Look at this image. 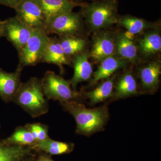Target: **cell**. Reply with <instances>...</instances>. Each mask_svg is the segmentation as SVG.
I'll return each instance as SVG.
<instances>
[{
  "label": "cell",
  "instance_id": "1",
  "mask_svg": "<svg viewBox=\"0 0 161 161\" xmlns=\"http://www.w3.org/2000/svg\"><path fill=\"white\" fill-rule=\"evenodd\" d=\"M63 109L75 118L76 123V133L90 136L103 131L109 120L108 106L94 108H86L81 103L75 101L60 102Z\"/></svg>",
  "mask_w": 161,
  "mask_h": 161
},
{
  "label": "cell",
  "instance_id": "2",
  "mask_svg": "<svg viewBox=\"0 0 161 161\" xmlns=\"http://www.w3.org/2000/svg\"><path fill=\"white\" fill-rule=\"evenodd\" d=\"M48 101L43 93L41 79L32 77L22 83L13 102L36 118L48 112Z\"/></svg>",
  "mask_w": 161,
  "mask_h": 161
},
{
  "label": "cell",
  "instance_id": "3",
  "mask_svg": "<svg viewBox=\"0 0 161 161\" xmlns=\"http://www.w3.org/2000/svg\"><path fill=\"white\" fill-rule=\"evenodd\" d=\"M80 13L90 30L98 32L116 24L119 16L116 1L84 3Z\"/></svg>",
  "mask_w": 161,
  "mask_h": 161
},
{
  "label": "cell",
  "instance_id": "4",
  "mask_svg": "<svg viewBox=\"0 0 161 161\" xmlns=\"http://www.w3.org/2000/svg\"><path fill=\"white\" fill-rule=\"evenodd\" d=\"M41 82L44 95L48 100L82 102L83 98L81 92L73 90L69 80L52 71L45 73Z\"/></svg>",
  "mask_w": 161,
  "mask_h": 161
},
{
  "label": "cell",
  "instance_id": "5",
  "mask_svg": "<svg viewBox=\"0 0 161 161\" xmlns=\"http://www.w3.org/2000/svg\"><path fill=\"white\" fill-rule=\"evenodd\" d=\"M85 22L81 14L71 11L54 18L47 24V35L54 34L58 36H84Z\"/></svg>",
  "mask_w": 161,
  "mask_h": 161
},
{
  "label": "cell",
  "instance_id": "6",
  "mask_svg": "<svg viewBox=\"0 0 161 161\" xmlns=\"http://www.w3.org/2000/svg\"><path fill=\"white\" fill-rule=\"evenodd\" d=\"M49 35L44 31L33 30L27 43L19 54L18 65L24 68L33 66L40 63L43 52L49 40Z\"/></svg>",
  "mask_w": 161,
  "mask_h": 161
},
{
  "label": "cell",
  "instance_id": "7",
  "mask_svg": "<svg viewBox=\"0 0 161 161\" xmlns=\"http://www.w3.org/2000/svg\"><path fill=\"white\" fill-rule=\"evenodd\" d=\"M14 10L16 16L30 28L45 32L47 24L46 18L36 0H23Z\"/></svg>",
  "mask_w": 161,
  "mask_h": 161
},
{
  "label": "cell",
  "instance_id": "8",
  "mask_svg": "<svg viewBox=\"0 0 161 161\" xmlns=\"http://www.w3.org/2000/svg\"><path fill=\"white\" fill-rule=\"evenodd\" d=\"M33 30L24 24L16 16L3 21V36L13 44L18 52L25 46Z\"/></svg>",
  "mask_w": 161,
  "mask_h": 161
},
{
  "label": "cell",
  "instance_id": "9",
  "mask_svg": "<svg viewBox=\"0 0 161 161\" xmlns=\"http://www.w3.org/2000/svg\"><path fill=\"white\" fill-rule=\"evenodd\" d=\"M161 63L159 60L148 62L139 69L138 77L142 94H154L158 91L160 82Z\"/></svg>",
  "mask_w": 161,
  "mask_h": 161
},
{
  "label": "cell",
  "instance_id": "10",
  "mask_svg": "<svg viewBox=\"0 0 161 161\" xmlns=\"http://www.w3.org/2000/svg\"><path fill=\"white\" fill-rule=\"evenodd\" d=\"M98 32L93 38L92 48L88 53L89 58L96 63L115 55L114 36L108 31Z\"/></svg>",
  "mask_w": 161,
  "mask_h": 161
},
{
  "label": "cell",
  "instance_id": "11",
  "mask_svg": "<svg viewBox=\"0 0 161 161\" xmlns=\"http://www.w3.org/2000/svg\"><path fill=\"white\" fill-rule=\"evenodd\" d=\"M23 68L18 65L14 72L0 68V98L6 103L13 102L23 82L21 76Z\"/></svg>",
  "mask_w": 161,
  "mask_h": 161
},
{
  "label": "cell",
  "instance_id": "12",
  "mask_svg": "<svg viewBox=\"0 0 161 161\" xmlns=\"http://www.w3.org/2000/svg\"><path fill=\"white\" fill-rule=\"evenodd\" d=\"M40 63L52 64L57 65L63 74L64 65H71L70 60L66 57L58 37H49L43 52Z\"/></svg>",
  "mask_w": 161,
  "mask_h": 161
},
{
  "label": "cell",
  "instance_id": "13",
  "mask_svg": "<svg viewBox=\"0 0 161 161\" xmlns=\"http://www.w3.org/2000/svg\"><path fill=\"white\" fill-rule=\"evenodd\" d=\"M142 94L135 75L131 71L124 72L115 81L112 98L115 100L123 99Z\"/></svg>",
  "mask_w": 161,
  "mask_h": 161
},
{
  "label": "cell",
  "instance_id": "14",
  "mask_svg": "<svg viewBox=\"0 0 161 161\" xmlns=\"http://www.w3.org/2000/svg\"><path fill=\"white\" fill-rule=\"evenodd\" d=\"M88 52L85 51L71 59L74 68V74L69 80L73 90L77 91L78 84L90 80L93 74V68L90 63Z\"/></svg>",
  "mask_w": 161,
  "mask_h": 161
},
{
  "label": "cell",
  "instance_id": "15",
  "mask_svg": "<svg viewBox=\"0 0 161 161\" xmlns=\"http://www.w3.org/2000/svg\"><path fill=\"white\" fill-rule=\"evenodd\" d=\"M43 11L47 21L60 15L73 11L75 7L80 6L84 3H78L71 0H36Z\"/></svg>",
  "mask_w": 161,
  "mask_h": 161
},
{
  "label": "cell",
  "instance_id": "16",
  "mask_svg": "<svg viewBox=\"0 0 161 161\" xmlns=\"http://www.w3.org/2000/svg\"><path fill=\"white\" fill-rule=\"evenodd\" d=\"M127 63L116 55L104 59L99 63L98 68L93 73L89 86H94L99 81L111 77L118 70L125 67Z\"/></svg>",
  "mask_w": 161,
  "mask_h": 161
},
{
  "label": "cell",
  "instance_id": "17",
  "mask_svg": "<svg viewBox=\"0 0 161 161\" xmlns=\"http://www.w3.org/2000/svg\"><path fill=\"white\" fill-rule=\"evenodd\" d=\"M115 45V54L127 62L135 63L139 60L136 43L122 33L114 36Z\"/></svg>",
  "mask_w": 161,
  "mask_h": 161
},
{
  "label": "cell",
  "instance_id": "18",
  "mask_svg": "<svg viewBox=\"0 0 161 161\" xmlns=\"http://www.w3.org/2000/svg\"><path fill=\"white\" fill-rule=\"evenodd\" d=\"M136 45L138 54L142 57H153L161 51V35L157 31L147 32L138 39Z\"/></svg>",
  "mask_w": 161,
  "mask_h": 161
},
{
  "label": "cell",
  "instance_id": "19",
  "mask_svg": "<svg viewBox=\"0 0 161 161\" xmlns=\"http://www.w3.org/2000/svg\"><path fill=\"white\" fill-rule=\"evenodd\" d=\"M115 78L116 76L114 74L111 77L104 80L103 82L92 91L81 92L83 98L88 99L91 105H94L111 97L112 98L114 93Z\"/></svg>",
  "mask_w": 161,
  "mask_h": 161
},
{
  "label": "cell",
  "instance_id": "20",
  "mask_svg": "<svg viewBox=\"0 0 161 161\" xmlns=\"http://www.w3.org/2000/svg\"><path fill=\"white\" fill-rule=\"evenodd\" d=\"M75 147L73 143L55 141L50 138L36 142L30 147L33 151L45 153L51 156L68 154L73 152Z\"/></svg>",
  "mask_w": 161,
  "mask_h": 161
},
{
  "label": "cell",
  "instance_id": "21",
  "mask_svg": "<svg viewBox=\"0 0 161 161\" xmlns=\"http://www.w3.org/2000/svg\"><path fill=\"white\" fill-rule=\"evenodd\" d=\"M66 57L70 60L76 55L86 51L87 40L84 36H58Z\"/></svg>",
  "mask_w": 161,
  "mask_h": 161
},
{
  "label": "cell",
  "instance_id": "22",
  "mask_svg": "<svg viewBox=\"0 0 161 161\" xmlns=\"http://www.w3.org/2000/svg\"><path fill=\"white\" fill-rule=\"evenodd\" d=\"M117 24L133 35L140 34L153 26L148 21L130 15L119 16Z\"/></svg>",
  "mask_w": 161,
  "mask_h": 161
},
{
  "label": "cell",
  "instance_id": "23",
  "mask_svg": "<svg viewBox=\"0 0 161 161\" xmlns=\"http://www.w3.org/2000/svg\"><path fill=\"white\" fill-rule=\"evenodd\" d=\"M33 151L29 147L7 145L0 139V161H18Z\"/></svg>",
  "mask_w": 161,
  "mask_h": 161
},
{
  "label": "cell",
  "instance_id": "24",
  "mask_svg": "<svg viewBox=\"0 0 161 161\" xmlns=\"http://www.w3.org/2000/svg\"><path fill=\"white\" fill-rule=\"evenodd\" d=\"M3 142L7 145L29 147L36 142L29 130L25 126L18 127L10 136Z\"/></svg>",
  "mask_w": 161,
  "mask_h": 161
},
{
  "label": "cell",
  "instance_id": "25",
  "mask_svg": "<svg viewBox=\"0 0 161 161\" xmlns=\"http://www.w3.org/2000/svg\"><path fill=\"white\" fill-rule=\"evenodd\" d=\"M35 129L37 134V142H42L50 138L48 135V127L40 123H35Z\"/></svg>",
  "mask_w": 161,
  "mask_h": 161
},
{
  "label": "cell",
  "instance_id": "26",
  "mask_svg": "<svg viewBox=\"0 0 161 161\" xmlns=\"http://www.w3.org/2000/svg\"><path fill=\"white\" fill-rule=\"evenodd\" d=\"M23 0H0V5L14 8Z\"/></svg>",
  "mask_w": 161,
  "mask_h": 161
},
{
  "label": "cell",
  "instance_id": "27",
  "mask_svg": "<svg viewBox=\"0 0 161 161\" xmlns=\"http://www.w3.org/2000/svg\"><path fill=\"white\" fill-rule=\"evenodd\" d=\"M37 153L35 161H55L52 158V156L45 153Z\"/></svg>",
  "mask_w": 161,
  "mask_h": 161
},
{
  "label": "cell",
  "instance_id": "28",
  "mask_svg": "<svg viewBox=\"0 0 161 161\" xmlns=\"http://www.w3.org/2000/svg\"><path fill=\"white\" fill-rule=\"evenodd\" d=\"M37 153L33 151L30 153L24 156L18 161H35Z\"/></svg>",
  "mask_w": 161,
  "mask_h": 161
},
{
  "label": "cell",
  "instance_id": "29",
  "mask_svg": "<svg viewBox=\"0 0 161 161\" xmlns=\"http://www.w3.org/2000/svg\"><path fill=\"white\" fill-rule=\"evenodd\" d=\"M86 1V0H74V2L76 3H83L82 1ZM86 1H91L92 2H97V1H116L117 0H86Z\"/></svg>",
  "mask_w": 161,
  "mask_h": 161
},
{
  "label": "cell",
  "instance_id": "30",
  "mask_svg": "<svg viewBox=\"0 0 161 161\" xmlns=\"http://www.w3.org/2000/svg\"><path fill=\"white\" fill-rule=\"evenodd\" d=\"M3 21L0 20V39L3 37Z\"/></svg>",
  "mask_w": 161,
  "mask_h": 161
},
{
  "label": "cell",
  "instance_id": "31",
  "mask_svg": "<svg viewBox=\"0 0 161 161\" xmlns=\"http://www.w3.org/2000/svg\"><path fill=\"white\" fill-rule=\"evenodd\" d=\"M0 128H1V124H0Z\"/></svg>",
  "mask_w": 161,
  "mask_h": 161
},
{
  "label": "cell",
  "instance_id": "32",
  "mask_svg": "<svg viewBox=\"0 0 161 161\" xmlns=\"http://www.w3.org/2000/svg\"><path fill=\"white\" fill-rule=\"evenodd\" d=\"M71 1H74V0H71Z\"/></svg>",
  "mask_w": 161,
  "mask_h": 161
}]
</instances>
